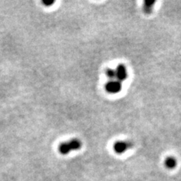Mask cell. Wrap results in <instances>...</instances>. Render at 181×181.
I'll list each match as a JSON object with an SVG mask.
<instances>
[{
    "label": "cell",
    "mask_w": 181,
    "mask_h": 181,
    "mask_svg": "<svg viewBox=\"0 0 181 181\" xmlns=\"http://www.w3.org/2000/svg\"><path fill=\"white\" fill-rule=\"evenodd\" d=\"M81 142L78 139L74 138L70 140V141L62 143L58 147V151L60 154L67 155L71 151H76L81 148Z\"/></svg>",
    "instance_id": "1"
},
{
    "label": "cell",
    "mask_w": 181,
    "mask_h": 181,
    "mask_svg": "<svg viewBox=\"0 0 181 181\" xmlns=\"http://www.w3.org/2000/svg\"><path fill=\"white\" fill-rule=\"evenodd\" d=\"M105 88L107 92H109L110 94H117L121 91L122 85H121V81L117 79L110 80L106 84Z\"/></svg>",
    "instance_id": "2"
},
{
    "label": "cell",
    "mask_w": 181,
    "mask_h": 181,
    "mask_svg": "<svg viewBox=\"0 0 181 181\" xmlns=\"http://www.w3.org/2000/svg\"><path fill=\"white\" fill-rule=\"evenodd\" d=\"M132 147V143L129 141H117L113 145V150L116 153L121 154L127 151Z\"/></svg>",
    "instance_id": "3"
},
{
    "label": "cell",
    "mask_w": 181,
    "mask_h": 181,
    "mask_svg": "<svg viewBox=\"0 0 181 181\" xmlns=\"http://www.w3.org/2000/svg\"><path fill=\"white\" fill-rule=\"evenodd\" d=\"M116 79L119 81H125L128 77V71L125 66L123 64H118L116 69Z\"/></svg>",
    "instance_id": "4"
},
{
    "label": "cell",
    "mask_w": 181,
    "mask_h": 181,
    "mask_svg": "<svg viewBox=\"0 0 181 181\" xmlns=\"http://www.w3.org/2000/svg\"><path fill=\"white\" fill-rule=\"evenodd\" d=\"M165 166L169 169H173V168H176L177 164V159H176L174 157L170 156L168 157L165 159Z\"/></svg>",
    "instance_id": "5"
},
{
    "label": "cell",
    "mask_w": 181,
    "mask_h": 181,
    "mask_svg": "<svg viewBox=\"0 0 181 181\" xmlns=\"http://www.w3.org/2000/svg\"><path fill=\"white\" fill-rule=\"evenodd\" d=\"M155 2L152 1H146L144 2V12L146 13H151L152 9L153 7Z\"/></svg>",
    "instance_id": "6"
},
{
    "label": "cell",
    "mask_w": 181,
    "mask_h": 181,
    "mask_svg": "<svg viewBox=\"0 0 181 181\" xmlns=\"http://www.w3.org/2000/svg\"><path fill=\"white\" fill-rule=\"evenodd\" d=\"M106 74H107V77L110 78L111 80H114L115 78H116V70H113V69H107V71H106Z\"/></svg>",
    "instance_id": "7"
},
{
    "label": "cell",
    "mask_w": 181,
    "mask_h": 181,
    "mask_svg": "<svg viewBox=\"0 0 181 181\" xmlns=\"http://www.w3.org/2000/svg\"><path fill=\"white\" fill-rule=\"evenodd\" d=\"M54 1H43V3H44L45 5H52L53 3H54Z\"/></svg>",
    "instance_id": "8"
}]
</instances>
